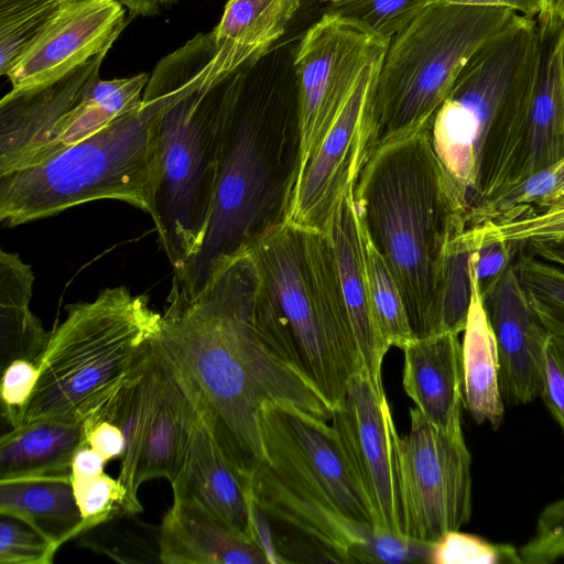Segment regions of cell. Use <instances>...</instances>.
<instances>
[{"label": "cell", "mask_w": 564, "mask_h": 564, "mask_svg": "<svg viewBox=\"0 0 564 564\" xmlns=\"http://www.w3.org/2000/svg\"><path fill=\"white\" fill-rule=\"evenodd\" d=\"M433 564H518L522 563L519 550L509 544L490 543L459 530L445 533L433 543Z\"/></svg>", "instance_id": "38"}, {"label": "cell", "mask_w": 564, "mask_h": 564, "mask_svg": "<svg viewBox=\"0 0 564 564\" xmlns=\"http://www.w3.org/2000/svg\"><path fill=\"white\" fill-rule=\"evenodd\" d=\"M325 234L332 242L343 297L365 372L377 393L384 397L382 364L389 347L381 336L372 310L354 188L335 209Z\"/></svg>", "instance_id": "19"}, {"label": "cell", "mask_w": 564, "mask_h": 564, "mask_svg": "<svg viewBox=\"0 0 564 564\" xmlns=\"http://www.w3.org/2000/svg\"><path fill=\"white\" fill-rule=\"evenodd\" d=\"M66 313L34 361L39 380L18 426L84 422L144 357L161 317L147 296L126 286L68 304Z\"/></svg>", "instance_id": "7"}, {"label": "cell", "mask_w": 564, "mask_h": 564, "mask_svg": "<svg viewBox=\"0 0 564 564\" xmlns=\"http://www.w3.org/2000/svg\"><path fill=\"white\" fill-rule=\"evenodd\" d=\"M513 268L530 305L550 335L564 338V270L518 248Z\"/></svg>", "instance_id": "32"}, {"label": "cell", "mask_w": 564, "mask_h": 564, "mask_svg": "<svg viewBox=\"0 0 564 564\" xmlns=\"http://www.w3.org/2000/svg\"><path fill=\"white\" fill-rule=\"evenodd\" d=\"M564 193V192H563ZM563 195V194H562Z\"/></svg>", "instance_id": "53"}, {"label": "cell", "mask_w": 564, "mask_h": 564, "mask_svg": "<svg viewBox=\"0 0 564 564\" xmlns=\"http://www.w3.org/2000/svg\"><path fill=\"white\" fill-rule=\"evenodd\" d=\"M152 344L156 354V379L150 423L137 482L164 477L171 484L177 477L187 446L196 409L170 365Z\"/></svg>", "instance_id": "23"}, {"label": "cell", "mask_w": 564, "mask_h": 564, "mask_svg": "<svg viewBox=\"0 0 564 564\" xmlns=\"http://www.w3.org/2000/svg\"><path fill=\"white\" fill-rule=\"evenodd\" d=\"M430 3L506 8L534 19L542 11V0H429L427 4Z\"/></svg>", "instance_id": "46"}, {"label": "cell", "mask_w": 564, "mask_h": 564, "mask_svg": "<svg viewBox=\"0 0 564 564\" xmlns=\"http://www.w3.org/2000/svg\"><path fill=\"white\" fill-rule=\"evenodd\" d=\"M263 458L249 481L253 530L270 563H391L401 540L380 530L327 421L271 402L260 412Z\"/></svg>", "instance_id": "2"}, {"label": "cell", "mask_w": 564, "mask_h": 564, "mask_svg": "<svg viewBox=\"0 0 564 564\" xmlns=\"http://www.w3.org/2000/svg\"><path fill=\"white\" fill-rule=\"evenodd\" d=\"M479 293L497 344L503 402L527 404L541 393L550 333L521 289L512 262Z\"/></svg>", "instance_id": "18"}, {"label": "cell", "mask_w": 564, "mask_h": 564, "mask_svg": "<svg viewBox=\"0 0 564 564\" xmlns=\"http://www.w3.org/2000/svg\"><path fill=\"white\" fill-rule=\"evenodd\" d=\"M354 200L398 283L415 337L444 333L445 260L451 241L467 229V208L434 152L430 128L375 150Z\"/></svg>", "instance_id": "4"}, {"label": "cell", "mask_w": 564, "mask_h": 564, "mask_svg": "<svg viewBox=\"0 0 564 564\" xmlns=\"http://www.w3.org/2000/svg\"><path fill=\"white\" fill-rule=\"evenodd\" d=\"M0 514L22 520L58 546L83 534L72 474L0 480Z\"/></svg>", "instance_id": "26"}, {"label": "cell", "mask_w": 564, "mask_h": 564, "mask_svg": "<svg viewBox=\"0 0 564 564\" xmlns=\"http://www.w3.org/2000/svg\"><path fill=\"white\" fill-rule=\"evenodd\" d=\"M158 102L142 105L50 160L0 175V221L15 227L77 205L115 199L154 216Z\"/></svg>", "instance_id": "8"}, {"label": "cell", "mask_w": 564, "mask_h": 564, "mask_svg": "<svg viewBox=\"0 0 564 564\" xmlns=\"http://www.w3.org/2000/svg\"><path fill=\"white\" fill-rule=\"evenodd\" d=\"M410 420L403 437L391 426L403 533L433 544L470 519L471 456L463 432L438 430L417 408Z\"/></svg>", "instance_id": "11"}, {"label": "cell", "mask_w": 564, "mask_h": 564, "mask_svg": "<svg viewBox=\"0 0 564 564\" xmlns=\"http://www.w3.org/2000/svg\"><path fill=\"white\" fill-rule=\"evenodd\" d=\"M257 327L270 350L333 410L365 371L327 234L283 221L249 249Z\"/></svg>", "instance_id": "5"}, {"label": "cell", "mask_w": 564, "mask_h": 564, "mask_svg": "<svg viewBox=\"0 0 564 564\" xmlns=\"http://www.w3.org/2000/svg\"><path fill=\"white\" fill-rule=\"evenodd\" d=\"M330 421L378 528L405 536L391 445L394 422L386 395L377 393L365 371L350 378L341 403L332 410Z\"/></svg>", "instance_id": "15"}, {"label": "cell", "mask_w": 564, "mask_h": 564, "mask_svg": "<svg viewBox=\"0 0 564 564\" xmlns=\"http://www.w3.org/2000/svg\"><path fill=\"white\" fill-rule=\"evenodd\" d=\"M1 564H51L59 547L22 520L0 514Z\"/></svg>", "instance_id": "39"}, {"label": "cell", "mask_w": 564, "mask_h": 564, "mask_svg": "<svg viewBox=\"0 0 564 564\" xmlns=\"http://www.w3.org/2000/svg\"><path fill=\"white\" fill-rule=\"evenodd\" d=\"M297 44L276 43L230 75L210 220L173 291L196 294L220 265L286 221L300 156Z\"/></svg>", "instance_id": "3"}, {"label": "cell", "mask_w": 564, "mask_h": 564, "mask_svg": "<svg viewBox=\"0 0 564 564\" xmlns=\"http://www.w3.org/2000/svg\"><path fill=\"white\" fill-rule=\"evenodd\" d=\"M84 444V422L39 421L13 427L0 438V480L72 474L73 458Z\"/></svg>", "instance_id": "27"}, {"label": "cell", "mask_w": 564, "mask_h": 564, "mask_svg": "<svg viewBox=\"0 0 564 564\" xmlns=\"http://www.w3.org/2000/svg\"><path fill=\"white\" fill-rule=\"evenodd\" d=\"M536 21L542 35L558 34L564 28V0H542Z\"/></svg>", "instance_id": "49"}, {"label": "cell", "mask_w": 564, "mask_h": 564, "mask_svg": "<svg viewBox=\"0 0 564 564\" xmlns=\"http://www.w3.org/2000/svg\"><path fill=\"white\" fill-rule=\"evenodd\" d=\"M149 79L148 73L109 80L99 78L66 117L58 133L55 155L138 109Z\"/></svg>", "instance_id": "30"}, {"label": "cell", "mask_w": 564, "mask_h": 564, "mask_svg": "<svg viewBox=\"0 0 564 564\" xmlns=\"http://www.w3.org/2000/svg\"><path fill=\"white\" fill-rule=\"evenodd\" d=\"M76 502L83 518V534L89 530L126 516L123 505L127 491L120 481L105 473L91 477L72 476Z\"/></svg>", "instance_id": "36"}, {"label": "cell", "mask_w": 564, "mask_h": 564, "mask_svg": "<svg viewBox=\"0 0 564 564\" xmlns=\"http://www.w3.org/2000/svg\"><path fill=\"white\" fill-rule=\"evenodd\" d=\"M86 443L98 452L106 462L121 458L124 452V438L120 429L105 420L84 421Z\"/></svg>", "instance_id": "43"}, {"label": "cell", "mask_w": 564, "mask_h": 564, "mask_svg": "<svg viewBox=\"0 0 564 564\" xmlns=\"http://www.w3.org/2000/svg\"><path fill=\"white\" fill-rule=\"evenodd\" d=\"M481 237L509 241L517 247L532 240L564 236V199L520 217L468 227Z\"/></svg>", "instance_id": "37"}, {"label": "cell", "mask_w": 564, "mask_h": 564, "mask_svg": "<svg viewBox=\"0 0 564 564\" xmlns=\"http://www.w3.org/2000/svg\"><path fill=\"white\" fill-rule=\"evenodd\" d=\"M106 459L88 444L76 452L72 463V476L91 477L104 473Z\"/></svg>", "instance_id": "47"}, {"label": "cell", "mask_w": 564, "mask_h": 564, "mask_svg": "<svg viewBox=\"0 0 564 564\" xmlns=\"http://www.w3.org/2000/svg\"><path fill=\"white\" fill-rule=\"evenodd\" d=\"M106 48L64 77L9 91L0 101V175L43 163L55 154L63 122L100 78Z\"/></svg>", "instance_id": "17"}, {"label": "cell", "mask_w": 564, "mask_h": 564, "mask_svg": "<svg viewBox=\"0 0 564 564\" xmlns=\"http://www.w3.org/2000/svg\"><path fill=\"white\" fill-rule=\"evenodd\" d=\"M165 564H268L262 547L187 496L173 497L159 529Z\"/></svg>", "instance_id": "20"}, {"label": "cell", "mask_w": 564, "mask_h": 564, "mask_svg": "<svg viewBox=\"0 0 564 564\" xmlns=\"http://www.w3.org/2000/svg\"><path fill=\"white\" fill-rule=\"evenodd\" d=\"M522 563L550 564L564 558V533L541 543H524L519 549Z\"/></svg>", "instance_id": "45"}, {"label": "cell", "mask_w": 564, "mask_h": 564, "mask_svg": "<svg viewBox=\"0 0 564 564\" xmlns=\"http://www.w3.org/2000/svg\"><path fill=\"white\" fill-rule=\"evenodd\" d=\"M474 240L471 271L479 292L492 283L513 261L518 247L509 241L485 238L467 228Z\"/></svg>", "instance_id": "41"}, {"label": "cell", "mask_w": 564, "mask_h": 564, "mask_svg": "<svg viewBox=\"0 0 564 564\" xmlns=\"http://www.w3.org/2000/svg\"><path fill=\"white\" fill-rule=\"evenodd\" d=\"M519 247L539 259L564 267V236L532 240Z\"/></svg>", "instance_id": "48"}, {"label": "cell", "mask_w": 564, "mask_h": 564, "mask_svg": "<svg viewBox=\"0 0 564 564\" xmlns=\"http://www.w3.org/2000/svg\"><path fill=\"white\" fill-rule=\"evenodd\" d=\"M473 283L462 343L464 405L476 423H489L497 430L505 414L498 350L474 276Z\"/></svg>", "instance_id": "28"}, {"label": "cell", "mask_w": 564, "mask_h": 564, "mask_svg": "<svg viewBox=\"0 0 564 564\" xmlns=\"http://www.w3.org/2000/svg\"><path fill=\"white\" fill-rule=\"evenodd\" d=\"M556 36L542 35L534 90L495 141L475 208L564 158V77Z\"/></svg>", "instance_id": "14"}, {"label": "cell", "mask_w": 564, "mask_h": 564, "mask_svg": "<svg viewBox=\"0 0 564 564\" xmlns=\"http://www.w3.org/2000/svg\"><path fill=\"white\" fill-rule=\"evenodd\" d=\"M402 350V383L415 408L438 430L463 432L464 379L458 334L415 338Z\"/></svg>", "instance_id": "21"}, {"label": "cell", "mask_w": 564, "mask_h": 564, "mask_svg": "<svg viewBox=\"0 0 564 564\" xmlns=\"http://www.w3.org/2000/svg\"><path fill=\"white\" fill-rule=\"evenodd\" d=\"M429 0H344L329 9L391 40L427 6Z\"/></svg>", "instance_id": "35"}, {"label": "cell", "mask_w": 564, "mask_h": 564, "mask_svg": "<svg viewBox=\"0 0 564 564\" xmlns=\"http://www.w3.org/2000/svg\"><path fill=\"white\" fill-rule=\"evenodd\" d=\"M34 274L15 252L0 250V364L17 359L34 362L51 333L30 310Z\"/></svg>", "instance_id": "29"}, {"label": "cell", "mask_w": 564, "mask_h": 564, "mask_svg": "<svg viewBox=\"0 0 564 564\" xmlns=\"http://www.w3.org/2000/svg\"><path fill=\"white\" fill-rule=\"evenodd\" d=\"M556 43L560 52V58H561V65H562V72L564 77V28L556 36Z\"/></svg>", "instance_id": "51"}, {"label": "cell", "mask_w": 564, "mask_h": 564, "mask_svg": "<svg viewBox=\"0 0 564 564\" xmlns=\"http://www.w3.org/2000/svg\"><path fill=\"white\" fill-rule=\"evenodd\" d=\"M474 240L466 229L449 243L442 289V324L444 333L465 329L473 295L471 252Z\"/></svg>", "instance_id": "34"}, {"label": "cell", "mask_w": 564, "mask_h": 564, "mask_svg": "<svg viewBox=\"0 0 564 564\" xmlns=\"http://www.w3.org/2000/svg\"><path fill=\"white\" fill-rule=\"evenodd\" d=\"M212 32L164 56L144 89L160 108L159 169L152 218L178 276L199 252L210 220L220 122L230 75L212 73Z\"/></svg>", "instance_id": "6"}, {"label": "cell", "mask_w": 564, "mask_h": 564, "mask_svg": "<svg viewBox=\"0 0 564 564\" xmlns=\"http://www.w3.org/2000/svg\"><path fill=\"white\" fill-rule=\"evenodd\" d=\"M171 486L173 497L194 498L226 524L256 541L249 489L198 413L181 470Z\"/></svg>", "instance_id": "22"}, {"label": "cell", "mask_w": 564, "mask_h": 564, "mask_svg": "<svg viewBox=\"0 0 564 564\" xmlns=\"http://www.w3.org/2000/svg\"><path fill=\"white\" fill-rule=\"evenodd\" d=\"M540 397L564 432V338L550 335Z\"/></svg>", "instance_id": "42"}, {"label": "cell", "mask_w": 564, "mask_h": 564, "mask_svg": "<svg viewBox=\"0 0 564 564\" xmlns=\"http://www.w3.org/2000/svg\"><path fill=\"white\" fill-rule=\"evenodd\" d=\"M128 10V19L131 21L138 17H153L177 2V0H119Z\"/></svg>", "instance_id": "50"}, {"label": "cell", "mask_w": 564, "mask_h": 564, "mask_svg": "<svg viewBox=\"0 0 564 564\" xmlns=\"http://www.w3.org/2000/svg\"><path fill=\"white\" fill-rule=\"evenodd\" d=\"M390 41L372 51L332 128L297 175L286 216L292 225L325 234L335 209L355 187L372 152L376 89Z\"/></svg>", "instance_id": "12"}, {"label": "cell", "mask_w": 564, "mask_h": 564, "mask_svg": "<svg viewBox=\"0 0 564 564\" xmlns=\"http://www.w3.org/2000/svg\"><path fill=\"white\" fill-rule=\"evenodd\" d=\"M153 338V337H152ZM156 379V354L150 341L144 357L121 386L108 398L89 420H105L117 425L124 438V452L118 480L127 491L126 516L142 511L138 499V469L144 438L150 423ZM86 419V420H87Z\"/></svg>", "instance_id": "25"}, {"label": "cell", "mask_w": 564, "mask_h": 564, "mask_svg": "<svg viewBox=\"0 0 564 564\" xmlns=\"http://www.w3.org/2000/svg\"><path fill=\"white\" fill-rule=\"evenodd\" d=\"M541 51L536 19L520 14L470 57L433 119L432 147L467 216L497 137L535 87Z\"/></svg>", "instance_id": "9"}, {"label": "cell", "mask_w": 564, "mask_h": 564, "mask_svg": "<svg viewBox=\"0 0 564 564\" xmlns=\"http://www.w3.org/2000/svg\"><path fill=\"white\" fill-rule=\"evenodd\" d=\"M324 1L329 2V3H336V2L344 1V0H324Z\"/></svg>", "instance_id": "52"}, {"label": "cell", "mask_w": 564, "mask_h": 564, "mask_svg": "<svg viewBox=\"0 0 564 564\" xmlns=\"http://www.w3.org/2000/svg\"><path fill=\"white\" fill-rule=\"evenodd\" d=\"M258 271L249 251L194 295L171 291L153 343L227 462L247 487L262 462L260 412L281 402L330 421L332 410L267 346L256 322Z\"/></svg>", "instance_id": "1"}, {"label": "cell", "mask_w": 564, "mask_h": 564, "mask_svg": "<svg viewBox=\"0 0 564 564\" xmlns=\"http://www.w3.org/2000/svg\"><path fill=\"white\" fill-rule=\"evenodd\" d=\"M564 533V497L547 505L539 514L529 543H541Z\"/></svg>", "instance_id": "44"}, {"label": "cell", "mask_w": 564, "mask_h": 564, "mask_svg": "<svg viewBox=\"0 0 564 564\" xmlns=\"http://www.w3.org/2000/svg\"><path fill=\"white\" fill-rule=\"evenodd\" d=\"M383 40L365 25L328 10L299 41V172L321 145L351 94L366 61Z\"/></svg>", "instance_id": "13"}, {"label": "cell", "mask_w": 564, "mask_h": 564, "mask_svg": "<svg viewBox=\"0 0 564 564\" xmlns=\"http://www.w3.org/2000/svg\"><path fill=\"white\" fill-rule=\"evenodd\" d=\"M361 231L370 299L378 328L389 348L403 349L416 338L403 297L389 265L362 226Z\"/></svg>", "instance_id": "31"}, {"label": "cell", "mask_w": 564, "mask_h": 564, "mask_svg": "<svg viewBox=\"0 0 564 564\" xmlns=\"http://www.w3.org/2000/svg\"><path fill=\"white\" fill-rule=\"evenodd\" d=\"M301 0H228L214 41L213 73L221 79L265 54L285 33Z\"/></svg>", "instance_id": "24"}, {"label": "cell", "mask_w": 564, "mask_h": 564, "mask_svg": "<svg viewBox=\"0 0 564 564\" xmlns=\"http://www.w3.org/2000/svg\"><path fill=\"white\" fill-rule=\"evenodd\" d=\"M40 370L34 362L17 359L2 370V415L11 429L20 423L21 413L37 383Z\"/></svg>", "instance_id": "40"}, {"label": "cell", "mask_w": 564, "mask_h": 564, "mask_svg": "<svg viewBox=\"0 0 564 564\" xmlns=\"http://www.w3.org/2000/svg\"><path fill=\"white\" fill-rule=\"evenodd\" d=\"M130 22L119 0H70L48 21L6 75L11 91L53 83L106 48Z\"/></svg>", "instance_id": "16"}, {"label": "cell", "mask_w": 564, "mask_h": 564, "mask_svg": "<svg viewBox=\"0 0 564 564\" xmlns=\"http://www.w3.org/2000/svg\"><path fill=\"white\" fill-rule=\"evenodd\" d=\"M70 0H0V74L6 76L23 51Z\"/></svg>", "instance_id": "33"}, {"label": "cell", "mask_w": 564, "mask_h": 564, "mask_svg": "<svg viewBox=\"0 0 564 564\" xmlns=\"http://www.w3.org/2000/svg\"><path fill=\"white\" fill-rule=\"evenodd\" d=\"M519 15L497 7H424L391 39L383 56L375 97L372 152L430 128L462 68Z\"/></svg>", "instance_id": "10"}]
</instances>
